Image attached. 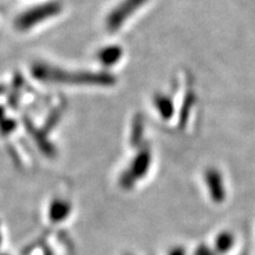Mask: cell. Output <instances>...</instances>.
I'll return each mask as SVG.
<instances>
[{"label": "cell", "mask_w": 255, "mask_h": 255, "mask_svg": "<svg viewBox=\"0 0 255 255\" xmlns=\"http://www.w3.org/2000/svg\"><path fill=\"white\" fill-rule=\"evenodd\" d=\"M31 73L41 83L70 87L109 88L114 87L117 82L115 75L109 71L68 70L43 62L34 63L31 68Z\"/></svg>", "instance_id": "1"}, {"label": "cell", "mask_w": 255, "mask_h": 255, "mask_svg": "<svg viewBox=\"0 0 255 255\" xmlns=\"http://www.w3.org/2000/svg\"><path fill=\"white\" fill-rule=\"evenodd\" d=\"M64 6L58 0L41 2L19 13L14 19V28L18 32H28L62 13Z\"/></svg>", "instance_id": "2"}, {"label": "cell", "mask_w": 255, "mask_h": 255, "mask_svg": "<svg viewBox=\"0 0 255 255\" xmlns=\"http://www.w3.org/2000/svg\"><path fill=\"white\" fill-rule=\"evenodd\" d=\"M148 1L149 0H121L105 17V30L111 34L120 32L130 18L135 15Z\"/></svg>", "instance_id": "3"}, {"label": "cell", "mask_w": 255, "mask_h": 255, "mask_svg": "<svg viewBox=\"0 0 255 255\" xmlns=\"http://www.w3.org/2000/svg\"><path fill=\"white\" fill-rule=\"evenodd\" d=\"M151 164V152L148 148H143L138 151L133 159L126 170L127 174H129L132 177V180L137 182L139 178H143L148 174L149 168Z\"/></svg>", "instance_id": "4"}, {"label": "cell", "mask_w": 255, "mask_h": 255, "mask_svg": "<svg viewBox=\"0 0 255 255\" xmlns=\"http://www.w3.org/2000/svg\"><path fill=\"white\" fill-rule=\"evenodd\" d=\"M205 181L208 187L209 195L215 203H222L226 199L225 186H223L222 176L215 168H208L205 173Z\"/></svg>", "instance_id": "5"}, {"label": "cell", "mask_w": 255, "mask_h": 255, "mask_svg": "<svg viewBox=\"0 0 255 255\" xmlns=\"http://www.w3.org/2000/svg\"><path fill=\"white\" fill-rule=\"evenodd\" d=\"M124 50L117 44H110L101 47L96 52V59L105 69L117 65L123 59Z\"/></svg>", "instance_id": "6"}, {"label": "cell", "mask_w": 255, "mask_h": 255, "mask_svg": "<svg viewBox=\"0 0 255 255\" xmlns=\"http://www.w3.org/2000/svg\"><path fill=\"white\" fill-rule=\"evenodd\" d=\"M71 213V205L66 200L55 199L49 208V218L53 223H59L68 219Z\"/></svg>", "instance_id": "7"}, {"label": "cell", "mask_w": 255, "mask_h": 255, "mask_svg": "<svg viewBox=\"0 0 255 255\" xmlns=\"http://www.w3.org/2000/svg\"><path fill=\"white\" fill-rule=\"evenodd\" d=\"M154 105L158 115L163 120H169L174 115V104L171 98L167 95L156 94L154 97Z\"/></svg>", "instance_id": "8"}, {"label": "cell", "mask_w": 255, "mask_h": 255, "mask_svg": "<svg viewBox=\"0 0 255 255\" xmlns=\"http://www.w3.org/2000/svg\"><path fill=\"white\" fill-rule=\"evenodd\" d=\"M234 235L229 232H222L216 237L215 239V252L219 253L220 255H223L228 253L229 251L232 250L233 246H234Z\"/></svg>", "instance_id": "9"}, {"label": "cell", "mask_w": 255, "mask_h": 255, "mask_svg": "<svg viewBox=\"0 0 255 255\" xmlns=\"http://www.w3.org/2000/svg\"><path fill=\"white\" fill-rule=\"evenodd\" d=\"M143 128H144L143 119L141 116H136L132 121L131 132H130V143H131V145L137 146L141 143L143 139V130H144Z\"/></svg>", "instance_id": "10"}, {"label": "cell", "mask_w": 255, "mask_h": 255, "mask_svg": "<svg viewBox=\"0 0 255 255\" xmlns=\"http://www.w3.org/2000/svg\"><path fill=\"white\" fill-rule=\"evenodd\" d=\"M195 255H215V252L210 250L209 247L205 246V245H202V246L197 247V250L195 251Z\"/></svg>", "instance_id": "11"}, {"label": "cell", "mask_w": 255, "mask_h": 255, "mask_svg": "<svg viewBox=\"0 0 255 255\" xmlns=\"http://www.w3.org/2000/svg\"><path fill=\"white\" fill-rule=\"evenodd\" d=\"M169 255H186V252H184L182 247H176L169 252Z\"/></svg>", "instance_id": "12"}, {"label": "cell", "mask_w": 255, "mask_h": 255, "mask_svg": "<svg viewBox=\"0 0 255 255\" xmlns=\"http://www.w3.org/2000/svg\"><path fill=\"white\" fill-rule=\"evenodd\" d=\"M0 245H1V233H0Z\"/></svg>", "instance_id": "13"}, {"label": "cell", "mask_w": 255, "mask_h": 255, "mask_svg": "<svg viewBox=\"0 0 255 255\" xmlns=\"http://www.w3.org/2000/svg\"><path fill=\"white\" fill-rule=\"evenodd\" d=\"M0 255H5V254H0Z\"/></svg>", "instance_id": "14"}, {"label": "cell", "mask_w": 255, "mask_h": 255, "mask_svg": "<svg viewBox=\"0 0 255 255\" xmlns=\"http://www.w3.org/2000/svg\"><path fill=\"white\" fill-rule=\"evenodd\" d=\"M127 255H130V254H127Z\"/></svg>", "instance_id": "15"}]
</instances>
